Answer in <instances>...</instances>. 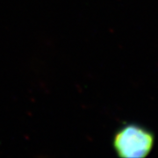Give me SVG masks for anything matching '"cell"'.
<instances>
[{
    "label": "cell",
    "instance_id": "cell-1",
    "mask_svg": "<svg viewBox=\"0 0 158 158\" xmlns=\"http://www.w3.org/2000/svg\"><path fill=\"white\" fill-rule=\"evenodd\" d=\"M155 145L151 131L136 124H127L114 134L113 148L118 157L144 158Z\"/></svg>",
    "mask_w": 158,
    "mask_h": 158
}]
</instances>
